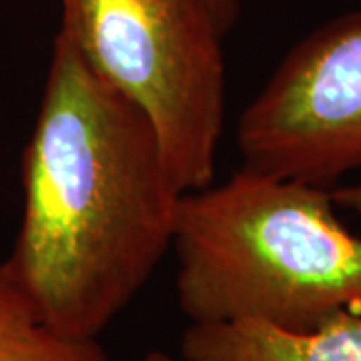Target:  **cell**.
Instances as JSON below:
<instances>
[{
  "mask_svg": "<svg viewBox=\"0 0 361 361\" xmlns=\"http://www.w3.org/2000/svg\"><path fill=\"white\" fill-rule=\"evenodd\" d=\"M180 197L149 118L59 32L4 261L40 315L101 336L173 247Z\"/></svg>",
  "mask_w": 361,
  "mask_h": 361,
  "instance_id": "cell-1",
  "label": "cell"
},
{
  "mask_svg": "<svg viewBox=\"0 0 361 361\" xmlns=\"http://www.w3.org/2000/svg\"><path fill=\"white\" fill-rule=\"evenodd\" d=\"M61 32L149 118L183 193L213 183L227 77L207 0H63Z\"/></svg>",
  "mask_w": 361,
  "mask_h": 361,
  "instance_id": "cell-3",
  "label": "cell"
},
{
  "mask_svg": "<svg viewBox=\"0 0 361 361\" xmlns=\"http://www.w3.org/2000/svg\"><path fill=\"white\" fill-rule=\"evenodd\" d=\"M183 361H361V311L311 331H283L259 322L189 323Z\"/></svg>",
  "mask_w": 361,
  "mask_h": 361,
  "instance_id": "cell-5",
  "label": "cell"
},
{
  "mask_svg": "<svg viewBox=\"0 0 361 361\" xmlns=\"http://www.w3.org/2000/svg\"><path fill=\"white\" fill-rule=\"evenodd\" d=\"M207 2L213 11V16H215L221 30L227 32L229 26L233 25V20L237 18V11H239L237 0H207Z\"/></svg>",
  "mask_w": 361,
  "mask_h": 361,
  "instance_id": "cell-8",
  "label": "cell"
},
{
  "mask_svg": "<svg viewBox=\"0 0 361 361\" xmlns=\"http://www.w3.org/2000/svg\"><path fill=\"white\" fill-rule=\"evenodd\" d=\"M329 187L243 167L183 193L173 251L191 323L259 322L311 331L361 311V237Z\"/></svg>",
  "mask_w": 361,
  "mask_h": 361,
  "instance_id": "cell-2",
  "label": "cell"
},
{
  "mask_svg": "<svg viewBox=\"0 0 361 361\" xmlns=\"http://www.w3.org/2000/svg\"><path fill=\"white\" fill-rule=\"evenodd\" d=\"M142 361H183L177 355H171L167 351H151V353H147L145 355V360Z\"/></svg>",
  "mask_w": 361,
  "mask_h": 361,
  "instance_id": "cell-9",
  "label": "cell"
},
{
  "mask_svg": "<svg viewBox=\"0 0 361 361\" xmlns=\"http://www.w3.org/2000/svg\"><path fill=\"white\" fill-rule=\"evenodd\" d=\"M0 361H111L99 337L66 336L47 322L0 263Z\"/></svg>",
  "mask_w": 361,
  "mask_h": 361,
  "instance_id": "cell-6",
  "label": "cell"
},
{
  "mask_svg": "<svg viewBox=\"0 0 361 361\" xmlns=\"http://www.w3.org/2000/svg\"><path fill=\"white\" fill-rule=\"evenodd\" d=\"M243 167L336 187L361 171V11L325 23L287 52L241 113Z\"/></svg>",
  "mask_w": 361,
  "mask_h": 361,
  "instance_id": "cell-4",
  "label": "cell"
},
{
  "mask_svg": "<svg viewBox=\"0 0 361 361\" xmlns=\"http://www.w3.org/2000/svg\"><path fill=\"white\" fill-rule=\"evenodd\" d=\"M331 197H334V201L339 209H345V211L361 215V180L331 187Z\"/></svg>",
  "mask_w": 361,
  "mask_h": 361,
  "instance_id": "cell-7",
  "label": "cell"
}]
</instances>
